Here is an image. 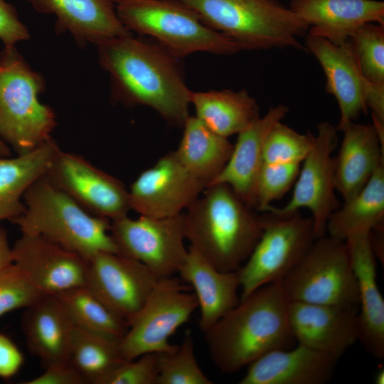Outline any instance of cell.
<instances>
[{
    "instance_id": "cell-1",
    "label": "cell",
    "mask_w": 384,
    "mask_h": 384,
    "mask_svg": "<svg viewBox=\"0 0 384 384\" xmlns=\"http://www.w3.org/2000/svg\"><path fill=\"white\" fill-rule=\"evenodd\" d=\"M97 46L100 65L110 75L113 102L149 107L169 125L183 127L193 91L186 85L182 59L155 40L132 33Z\"/></svg>"
},
{
    "instance_id": "cell-2",
    "label": "cell",
    "mask_w": 384,
    "mask_h": 384,
    "mask_svg": "<svg viewBox=\"0 0 384 384\" xmlns=\"http://www.w3.org/2000/svg\"><path fill=\"white\" fill-rule=\"evenodd\" d=\"M289 303L280 282L264 285L240 300L204 334L215 366L233 373L270 351L296 345Z\"/></svg>"
},
{
    "instance_id": "cell-3",
    "label": "cell",
    "mask_w": 384,
    "mask_h": 384,
    "mask_svg": "<svg viewBox=\"0 0 384 384\" xmlns=\"http://www.w3.org/2000/svg\"><path fill=\"white\" fill-rule=\"evenodd\" d=\"M183 213L185 238L214 267L238 271L261 238L268 215H259L228 185L208 186Z\"/></svg>"
},
{
    "instance_id": "cell-4",
    "label": "cell",
    "mask_w": 384,
    "mask_h": 384,
    "mask_svg": "<svg viewBox=\"0 0 384 384\" xmlns=\"http://www.w3.org/2000/svg\"><path fill=\"white\" fill-rule=\"evenodd\" d=\"M23 198L26 210L11 220L22 234L42 236L87 260L99 252L118 253L111 220L87 212L46 175Z\"/></svg>"
},
{
    "instance_id": "cell-5",
    "label": "cell",
    "mask_w": 384,
    "mask_h": 384,
    "mask_svg": "<svg viewBox=\"0 0 384 384\" xmlns=\"http://www.w3.org/2000/svg\"><path fill=\"white\" fill-rule=\"evenodd\" d=\"M209 28L238 43L243 50L295 48L309 26L279 0H177Z\"/></svg>"
},
{
    "instance_id": "cell-6",
    "label": "cell",
    "mask_w": 384,
    "mask_h": 384,
    "mask_svg": "<svg viewBox=\"0 0 384 384\" xmlns=\"http://www.w3.org/2000/svg\"><path fill=\"white\" fill-rule=\"evenodd\" d=\"M115 8L127 30L155 40L178 58L197 52L231 55L243 50L177 0H115Z\"/></svg>"
},
{
    "instance_id": "cell-7",
    "label": "cell",
    "mask_w": 384,
    "mask_h": 384,
    "mask_svg": "<svg viewBox=\"0 0 384 384\" xmlns=\"http://www.w3.org/2000/svg\"><path fill=\"white\" fill-rule=\"evenodd\" d=\"M41 75L33 70L15 47L0 52V140L18 154L50 138L56 122L53 110L41 104Z\"/></svg>"
},
{
    "instance_id": "cell-8",
    "label": "cell",
    "mask_w": 384,
    "mask_h": 384,
    "mask_svg": "<svg viewBox=\"0 0 384 384\" xmlns=\"http://www.w3.org/2000/svg\"><path fill=\"white\" fill-rule=\"evenodd\" d=\"M280 284L289 302L358 307L346 243L329 235L316 238Z\"/></svg>"
},
{
    "instance_id": "cell-9",
    "label": "cell",
    "mask_w": 384,
    "mask_h": 384,
    "mask_svg": "<svg viewBox=\"0 0 384 384\" xmlns=\"http://www.w3.org/2000/svg\"><path fill=\"white\" fill-rule=\"evenodd\" d=\"M191 287L175 276L159 279L146 303L129 321L119 342L121 356L132 361L149 353H168L178 345L169 338L198 307Z\"/></svg>"
},
{
    "instance_id": "cell-10",
    "label": "cell",
    "mask_w": 384,
    "mask_h": 384,
    "mask_svg": "<svg viewBox=\"0 0 384 384\" xmlns=\"http://www.w3.org/2000/svg\"><path fill=\"white\" fill-rule=\"evenodd\" d=\"M267 214L261 238L238 270L240 301L264 285L281 282L316 239L311 217L299 211L284 218Z\"/></svg>"
},
{
    "instance_id": "cell-11",
    "label": "cell",
    "mask_w": 384,
    "mask_h": 384,
    "mask_svg": "<svg viewBox=\"0 0 384 384\" xmlns=\"http://www.w3.org/2000/svg\"><path fill=\"white\" fill-rule=\"evenodd\" d=\"M118 253L146 266L159 279L178 274L187 255L183 213L167 218L127 215L111 221Z\"/></svg>"
},
{
    "instance_id": "cell-12",
    "label": "cell",
    "mask_w": 384,
    "mask_h": 384,
    "mask_svg": "<svg viewBox=\"0 0 384 384\" xmlns=\"http://www.w3.org/2000/svg\"><path fill=\"white\" fill-rule=\"evenodd\" d=\"M337 132L336 127L329 122L317 125L312 148L301 164L291 199L282 208L270 206L266 212L284 218L299 212L301 208L309 209L316 238L326 235L329 216L341 206L336 196L332 156L338 144Z\"/></svg>"
},
{
    "instance_id": "cell-13",
    "label": "cell",
    "mask_w": 384,
    "mask_h": 384,
    "mask_svg": "<svg viewBox=\"0 0 384 384\" xmlns=\"http://www.w3.org/2000/svg\"><path fill=\"white\" fill-rule=\"evenodd\" d=\"M46 176L94 215L112 221L130 210L123 183L79 155L59 149Z\"/></svg>"
},
{
    "instance_id": "cell-14",
    "label": "cell",
    "mask_w": 384,
    "mask_h": 384,
    "mask_svg": "<svg viewBox=\"0 0 384 384\" xmlns=\"http://www.w3.org/2000/svg\"><path fill=\"white\" fill-rule=\"evenodd\" d=\"M159 278L142 262L110 252L88 260L85 285L114 314L127 323L138 313Z\"/></svg>"
},
{
    "instance_id": "cell-15",
    "label": "cell",
    "mask_w": 384,
    "mask_h": 384,
    "mask_svg": "<svg viewBox=\"0 0 384 384\" xmlns=\"http://www.w3.org/2000/svg\"><path fill=\"white\" fill-rule=\"evenodd\" d=\"M206 187L181 163L174 151H169L133 182L129 191L130 210L152 218L176 216Z\"/></svg>"
},
{
    "instance_id": "cell-16",
    "label": "cell",
    "mask_w": 384,
    "mask_h": 384,
    "mask_svg": "<svg viewBox=\"0 0 384 384\" xmlns=\"http://www.w3.org/2000/svg\"><path fill=\"white\" fill-rule=\"evenodd\" d=\"M304 47L319 61L326 79V91L333 95L340 109L338 131L368 111L367 105L384 92V85L367 80L356 62L350 39L339 45L306 33Z\"/></svg>"
},
{
    "instance_id": "cell-17",
    "label": "cell",
    "mask_w": 384,
    "mask_h": 384,
    "mask_svg": "<svg viewBox=\"0 0 384 384\" xmlns=\"http://www.w3.org/2000/svg\"><path fill=\"white\" fill-rule=\"evenodd\" d=\"M12 252L14 262L43 293L57 294L85 285L88 260L42 236L22 234Z\"/></svg>"
},
{
    "instance_id": "cell-18",
    "label": "cell",
    "mask_w": 384,
    "mask_h": 384,
    "mask_svg": "<svg viewBox=\"0 0 384 384\" xmlns=\"http://www.w3.org/2000/svg\"><path fill=\"white\" fill-rule=\"evenodd\" d=\"M358 306L289 303L290 329L297 343L340 358L358 340Z\"/></svg>"
},
{
    "instance_id": "cell-19",
    "label": "cell",
    "mask_w": 384,
    "mask_h": 384,
    "mask_svg": "<svg viewBox=\"0 0 384 384\" xmlns=\"http://www.w3.org/2000/svg\"><path fill=\"white\" fill-rule=\"evenodd\" d=\"M358 289V340L370 354L384 358V300L377 283L375 253L370 233L346 241Z\"/></svg>"
},
{
    "instance_id": "cell-20",
    "label": "cell",
    "mask_w": 384,
    "mask_h": 384,
    "mask_svg": "<svg viewBox=\"0 0 384 384\" xmlns=\"http://www.w3.org/2000/svg\"><path fill=\"white\" fill-rule=\"evenodd\" d=\"M338 357L297 343L270 351L247 366L240 384H325Z\"/></svg>"
},
{
    "instance_id": "cell-21",
    "label": "cell",
    "mask_w": 384,
    "mask_h": 384,
    "mask_svg": "<svg viewBox=\"0 0 384 384\" xmlns=\"http://www.w3.org/2000/svg\"><path fill=\"white\" fill-rule=\"evenodd\" d=\"M289 112L287 106L279 104L270 107L238 134L231 156L224 169L209 184L228 185L248 206L255 208L258 176L264 164L263 149L272 128L281 122ZM208 185V186H209Z\"/></svg>"
},
{
    "instance_id": "cell-22",
    "label": "cell",
    "mask_w": 384,
    "mask_h": 384,
    "mask_svg": "<svg viewBox=\"0 0 384 384\" xmlns=\"http://www.w3.org/2000/svg\"><path fill=\"white\" fill-rule=\"evenodd\" d=\"M309 25L308 33L339 45L366 23L384 25V2L376 0H289Z\"/></svg>"
},
{
    "instance_id": "cell-23",
    "label": "cell",
    "mask_w": 384,
    "mask_h": 384,
    "mask_svg": "<svg viewBox=\"0 0 384 384\" xmlns=\"http://www.w3.org/2000/svg\"><path fill=\"white\" fill-rule=\"evenodd\" d=\"M38 12L54 14L60 31H68L79 44L127 35L117 16L115 0H28Z\"/></svg>"
},
{
    "instance_id": "cell-24",
    "label": "cell",
    "mask_w": 384,
    "mask_h": 384,
    "mask_svg": "<svg viewBox=\"0 0 384 384\" xmlns=\"http://www.w3.org/2000/svg\"><path fill=\"white\" fill-rule=\"evenodd\" d=\"M339 131L343 137L334 157V181L336 191L346 201L356 196L384 164L383 140L373 124L348 122Z\"/></svg>"
},
{
    "instance_id": "cell-25",
    "label": "cell",
    "mask_w": 384,
    "mask_h": 384,
    "mask_svg": "<svg viewBox=\"0 0 384 384\" xmlns=\"http://www.w3.org/2000/svg\"><path fill=\"white\" fill-rule=\"evenodd\" d=\"M194 290L200 309L198 326L205 334L240 302L238 272H221L189 246L178 272Z\"/></svg>"
},
{
    "instance_id": "cell-26",
    "label": "cell",
    "mask_w": 384,
    "mask_h": 384,
    "mask_svg": "<svg viewBox=\"0 0 384 384\" xmlns=\"http://www.w3.org/2000/svg\"><path fill=\"white\" fill-rule=\"evenodd\" d=\"M22 329L30 352L45 366L70 361L75 326L55 294H43L26 308Z\"/></svg>"
},
{
    "instance_id": "cell-27",
    "label": "cell",
    "mask_w": 384,
    "mask_h": 384,
    "mask_svg": "<svg viewBox=\"0 0 384 384\" xmlns=\"http://www.w3.org/2000/svg\"><path fill=\"white\" fill-rule=\"evenodd\" d=\"M59 149L50 138L16 157L0 155V222L12 220L24 213L26 206L21 198L35 181L46 175Z\"/></svg>"
},
{
    "instance_id": "cell-28",
    "label": "cell",
    "mask_w": 384,
    "mask_h": 384,
    "mask_svg": "<svg viewBox=\"0 0 384 384\" xmlns=\"http://www.w3.org/2000/svg\"><path fill=\"white\" fill-rule=\"evenodd\" d=\"M191 105L198 119L226 138L239 134L260 117L256 99L245 89L193 91Z\"/></svg>"
},
{
    "instance_id": "cell-29",
    "label": "cell",
    "mask_w": 384,
    "mask_h": 384,
    "mask_svg": "<svg viewBox=\"0 0 384 384\" xmlns=\"http://www.w3.org/2000/svg\"><path fill=\"white\" fill-rule=\"evenodd\" d=\"M182 129V137L174 152L186 169L208 186L225 166L233 144L196 116L189 115Z\"/></svg>"
},
{
    "instance_id": "cell-30",
    "label": "cell",
    "mask_w": 384,
    "mask_h": 384,
    "mask_svg": "<svg viewBox=\"0 0 384 384\" xmlns=\"http://www.w3.org/2000/svg\"><path fill=\"white\" fill-rule=\"evenodd\" d=\"M384 219V164L380 165L365 187L334 211L326 233L346 241L351 236L380 229Z\"/></svg>"
},
{
    "instance_id": "cell-31",
    "label": "cell",
    "mask_w": 384,
    "mask_h": 384,
    "mask_svg": "<svg viewBox=\"0 0 384 384\" xmlns=\"http://www.w3.org/2000/svg\"><path fill=\"white\" fill-rule=\"evenodd\" d=\"M55 295L75 327L119 341L126 334L128 323L110 311L86 285Z\"/></svg>"
},
{
    "instance_id": "cell-32",
    "label": "cell",
    "mask_w": 384,
    "mask_h": 384,
    "mask_svg": "<svg viewBox=\"0 0 384 384\" xmlns=\"http://www.w3.org/2000/svg\"><path fill=\"white\" fill-rule=\"evenodd\" d=\"M119 342L75 326L70 361L87 383L102 384L125 362L120 353Z\"/></svg>"
},
{
    "instance_id": "cell-33",
    "label": "cell",
    "mask_w": 384,
    "mask_h": 384,
    "mask_svg": "<svg viewBox=\"0 0 384 384\" xmlns=\"http://www.w3.org/2000/svg\"><path fill=\"white\" fill-rule=\"evenodd\" d=\"M195 355L194 342L189 331L181 345L171 353H159L155 384H211Z\"/></svg>"
},
{
    "instance_id": "cell-34",
    "label": "cell",
    "mask_w": 384,
    "mask_h": 384,
    "mask_svg": "<svg viewBox=\"0 0 384 384\" xmlns=\"http://www.w3.org/2000/svg\"><path fill=\"white\" fill-rule=\"evenodd\" d=\"M350 42L363 77L372 83L384 85V25L364 23Z\"/></svg>"
},
{
    "instance_id": "cell-35",
    "label": "cell",
    "mask_w": 384,
    "mask_h": 384,
    "mask_svg": "<svg viewBox=\"0 0 384 384\" xmlns=\"http://www.w3.org/2000/svg\"><path fill=\"white\" fill-rule=\"evenodd\" d=\"M314 134H301L277 122L266 137L263 161L266 164H302L312 148Z\"/></svg>"
},
{
    "instance_id": "cell-36",
    "label": "cell",
    "mask_w": 384,
    "mask_h": 384,
    "mask_svg": "<svg viewBox=\"0 0 384 384\" xmlns=\"http://www.w3.org/2000/svg\"><path fill=\"white\" fill-rule=\"evenodd\" d=\"M43 294L16 263L0 270V316L14 309H26Z\"/></svg>"
},
{
    "instance_id": "cell-37",
    "label": "cell",
    "mask_w": 384,
    "mask_h": 384,
    "mask_svg": "<svg viewBox=\"0 0 384 384\" xmlns=\"http://www.w3.org/2000/svg\"><path fill=\"white\" fill-rule=\"evenodd\" d=\"M300 163H264L257 178L256 211L267 212L272 202L282 198L294 184L299 175Z\"/></svg>"
},
{
    "instance_id": "cell-38",
    "label": "cell",
    "mask_w": 384,
    "mask_h": 384,
    "mask_svg": "<svg viewBox=\"0 0 384 384\" xmlns=\"http://www.w3.org/2000/svg\"><path fill=\"white\" fill-rule=\"evenodd\" d=\"M159 353H149L125 361L111 373L102 384H155Z\"/></svg>"
},
{
    "instance_id": "cell-39",
    "label": "cell",
    "mask_w": 384,
    "mask_h": 384,
    "mask_svg": "<svg viewBox=\"0 0 384 384\" xmlns=\"http://www.w3.org/2000/svg\"><path fill=\"white\" fill-rule=\"evenodd\" d=\"M29 38L28 31L20 21L15 8L0 0V39L5 48H12Z\"/></svg>"
},
{
    "instance_id": "cell-40",
    "label": "cell",
    "mask_w": 384,
    "mask_h": 384,
    "mask_svg": "<svg viewBox=\"0 0 384 384\" xmlns=\"http://www.w3.org/2000/svg\"><path fill=\"white\" fill-rule=\"evenodd\" d=\"M23 384H85L83 375L70 361L58 362L46 366L40 375L25 381Z\"/></svg>"
},
{
    "instance_id": "cell-41",
    "label": "cell",
    "mask_w": 384,
    "mask_h": 384,
    "mask_svg": "<svg viewBox=\"0 0 384 384\" xmlns=\"http://www.w3.org/2000/svg\"><path fill=\"white\" fill-rule=\"evenodd\" d=\"M23 363V356L16 345L0 333V377L9 378L17 373Z\"/></svg>"
},
{
    "instance_id": "cell-42",
    "label": "cell",
    "mask_w": 384,
    "mask_h": 384,
    "mask_svg": "<svg viewBox=\"0 0 384 384\" xmlns=\"http://www.w3.org/2000/svg\"><path fill=\"white\" fill-rule=\"evenodd\" d=\"M12 262V247L9 245L6 230L0 225V270Z\"/></svg>"
},
{
    "instance_id": "cell-43",
    "label": "cell",
    "mask_w": 384,
    "mask_h": 384,
    "mask_svg": "<svg viewBox=\"0 0 384 384\" xmlns=\"http://www.w3.org/2000/svg\"><path fill=\"white\" fill-rule=\"evenodd\" d=\"M374 381L375 384L384 383V369L383 368L376 373Z\"/></svg>"
},
{
    "instance_id": "cell-44",
    "label": "cell",
    "mask_w": 384,
    "mask_h": 384,
    "mask_svg": "<svg viewBox=\"0 0 384 384\" xmlns=\"http://www.w3.org/2000/svg\"><path fill=\"white\" fill-rule=\"evenodd\" d=\"M0 155L3 156H7L10 155V150L3 141L0 140Z\"/></svg>"
}]
</instances>
